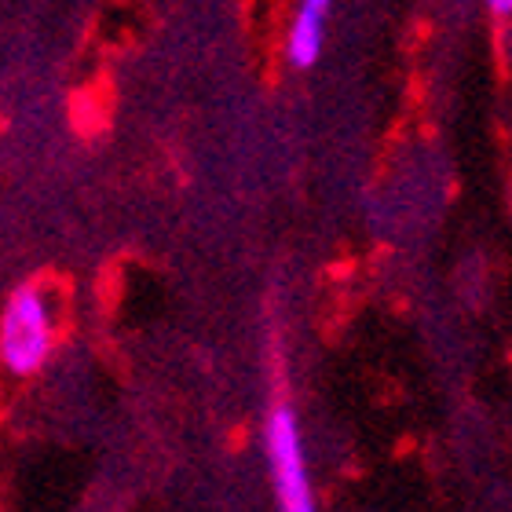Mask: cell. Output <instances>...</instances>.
<instances>
[{
    "instance_id": "cell-3",
    "label": "cell",
    "mask_w": 512,
    "mask_h": 512,
    "mask_svg": "<svg viewBox=\"0 0 512 512\" xmlns=\"http://www.w3.org/2000/svg\"><path fill=\"white\" fill-rule=\"evenodd\" d=\"M333 0H300L293 26H289V63L297 70H311L322 55L326 19H330Z\"/></svg>"
},
{
    "instance_id": "cell-1",
    "label": "cell",
    "mask_w": 512,
    "mask_h": 512,
    "mask_svg": "<svg viewBox=\"0 0 512 512\" xmlns=\"http://www.w3.org/2000/svg\"><path fill=\"white\" fill-rule=\"evenodd\" d=\"M52 355V311L37 286H19L0 315V363L15 377H33Z\"/></svg>"
},
{
    "instance_id": "cell-4",
    "label": "cell",
    "mask_w": 512,
    "mask_h": 512,
    "mask_svg": "<svg viewBox=\"0 0 512 512\" xmlns=\"http://www.w3.org/2000/svg\"><path fill=\"white\" fill-rule=\"evenodd\" d=\"M487 4H491L494 15H509L512 11V0H487Z\"/></svg>"
},
{
    "instance_id": "cell-2",
    "label": "cell",
    "mask_w": 512,
    "mask_h": 512,
    "mask_svg": "<svg viewBox=\"0 0 512 512\" xmlns=\"http://www.w3.org/2000/svg\"><path fill=\"white\" fill-rule=\"evenodd\" d=\"M267 465L275 476V498L286 512H311L315 494H311L308 465H304V443H300L297 414L289 403H275L267 414L264 428Z\"/></svg>"
}]
</instances>
